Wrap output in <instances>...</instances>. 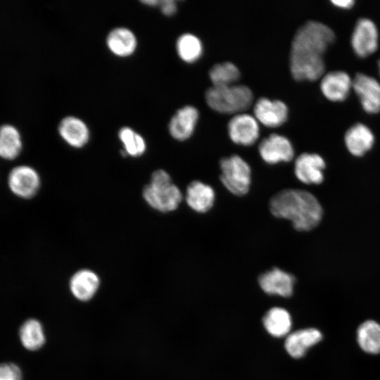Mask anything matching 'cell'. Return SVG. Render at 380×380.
Returning a JSON list of instances; mask_svg holds the SVG:
<instances>
[{"label":"cell","mask_w":380,"mask_h":380,"mask_svg":"<svg viewBox=\"0 0 380 380\" xmlns=\"http://www.w3.org/2000/svg\"><path fill=\"white\" fill-rule=\"evenodd\" d=\"M143 196L151 207L160 212L175 210L182 200L181 191L163 170L152 174L151 183L144 189Z\"/></svg>","instance_id":"obj_3"},{"label":"cell","mask_w":380,"mask_h":380,"mask_svg":"<svg viewBox=\"0 0 380 380\" xmlns=\"http://www.w3.org/2000/svg\"><path fill=\"white\" fill-rule=\"evenodd\" d=\"M227 128L231 140L242 146L253 144L260 135L259 122L254 116L247 113L235 115L229 120Z\"/></svg>","instance_id":"obj_10"},{"label":"cell","mask_w":380,"mask_h":380,"mask_svg":"<svg viewBox=\"0 0 380 380\" xmlns=\"http://www.w3.org/2000/svg\"><path fill=\"white\" fill-rule=\"evenodd\" d=\"M262 322L267 332L275 337L286 335L291 327L289 312L279 307L270 309L263 317Z\"/></svg>","instance_id":"obj_24"},{"label":"cell","mask_w":380,"mask_h":380,"mask_svg":"<svg viewBox=\"0 0 380 380\" xmlns=\"http://www.w3.org/2000/svg\"><path fill=\"white\" fill-rule=\"evenodd\" d=\"M353 89L362 108L368 113L380 112V83L365 73H357L353 79Z\"/></svg>","instance_id":"obj_9"},{"label":"cell","mask_w":380,"mask_h":380,"mask_svg":"<svg viewBox=\"0 0 380 380\" xmlns=\"http://www.w3.org/2000/svg\"><path fill=\"white\" fill-rule=\"evenodd\" d=\"M378 66H379V73H380V59L378 62Z\"/></svg>","instance_id":"obj_33"},{"label":"cell","mask_w":380,"mask_h":380,"mask_svg":"<svg viewBox=\"0 0 380 380\" xmlns=\"http://www.w3.org/2000/svg\"><path fill=\"white\" fill-rule=\"evenodd\" d=\"M23 148L21 135L12 125L5 124L0 127V157L11 160L15 159Z\"/></svg>","instance_id":"obj_22"},{"label":"cell","mask_w":380,"mask_h":380,"mask_svg":"<svg viewBox=\"0 0 380 380\" xmlns=\"http://www.w3.org/2000/svg\"><path fill=\"white\" fill-rule=\"evenodd\" d=\"M58 133L61 138L70 146L81 148L89 139V130L86 123L75 116H68L61 120L58 125Z\"/></svg>","instance_id":"obj_18"},{"label":"cell","mask_w":380,"mask_h":380,"mask_svg":"<svg viewBox=\"0 0 380 380\" xmlns=\"http://www.w3.org/2000/svg\"><path fill=\"white\" fill-rule=\"evenodd\" d=\"M324 159L317 153H304L296 160L294 172L301 182L319 184L323 182Z\"/></svg>","instance_id":"obj_13"},{"label":"cell","mask_w":380,"mask_h":380,"mask_svg":"<svg viewBox=\"0 0 380 380\" xmlns=\"http://www.w3.org/2000/svg\"><path fill=\"white\" fill-rule=\"evenodd\" d=\"M353 89V79L345 71L334 70L322 77L320 89L322 94L329 101H344Z\"/></svg>","instance_id":"obj_12"},{"label":"cell","mask_w":380,"mask_h":380,"mask_svg":"<svg viewBox=\"0 0 380 380\" xmlns=\"http://www.w3.org/2000/svg\"><path fill=\"white\" fill-rule=\"evenodd\" d=\"M176 49L179 58L186 63L198 61L203 53L201 41L198 37L191 33H185L179 37Z\"/></svg>","instance_id":"obj_26"},{"label":"cell","mask_w":380,"mask_h":380,"mask_svg":"<svg viewBox=\"0 0 380 380\" xmlns=\"http://www.w3.org/2000/svg\"><path fill=\"white\" fill-rule=\"evenodd\" d=\"M160 1L158 0H146V1H142V3L147 5V6H158Z\"/></svg>","instance_id":"obj_32"},{"label":"cell","mask_w":380,"mask_h":380,"mask_svg":"<svg viewBox=\"0 0 380 380\" xmlns=\"http://www.w3.org/2000/svg\"><path fill=\"white\" fill-rule=\"evenodd\" d=\"M8 186L16 196L27 199L32 198L40 186V177L33 167L21 165L12 168L8 176Z\"/></svg>","instance_id":"obj_6"},{"label":"cell","mask_w":380,"mask_h":380,"mask_svg":"<svg viewBox=\"0 0 380 380\" xmlns=\"http://www.w3.org/2000/svg\"><path fill=\"white\" fill-rule=\"evenodd\" d=\"M158 6L162 13L167 16L172 15L177 11V4L173 0L160 1Z\"/></svg>","instance_id":"obj_30"},{"label":"cell","mask_w":380,"mask_h":380,"mask_svg":"<svg viewBox=\"0 0 380 380\" xmlns=\"http://www.w3.org/2000/svg\"><path fill=\"white\" fill-rule=\"evenodd\" d=\"M19 338L23 346L30 351L40 349L46 342L42 323L37 319L25 320L20 327Z\"/></svg>","instance_id":"obj_23"},{"label":"cell","mask_w":380,"mask_h":380,"mask_svg":"<svg viewBox=\"0 0 380 380\" xmlns=\"http://www.w3.org/2000/svg\"><path fill=\"white\" fill-rule=\"evenodd\" d=\"M215 194L213 189L202 182L193 181L186 191L187 205L194 211L204 213L213 206Z\"/></svg>","instance_id":"obj_19"},{"label":"cell","mask_w":380,"mask_h":380,"mask_svg":"<svg viewBox=\"0 0 380 380\" xmlns=\"http://www.w3.org/2000/svg\"><path fill=\"white\" fill-rule=\"evenodd\" d=\"M260 288L267 294L289 297L293 293L294 277L277 267L262 273L258 278Z\"/></svg>","instance_id":"obj_14"},{"label":"cell","mask_w":380,"mask_h":380,"mask_svg":"<svg viewBox=\"0 0 380 380\" xmlns=\"http://www.w3.org/2000/svg\"><path fill=\"white\" fill-rule=\"evenodd\" d=\"M20 368L12 362L0 363V380H22Z\"/></svg>","instance_id":"obj_29"},{"label":"cell","mask_w":380,"mask_h":380,"mask_svg":"<svg viewBox=\"0 0 380 380\" xmlns=\"http://www.w3.org/2000/svg\"><path fill=\"white\" fill-rule=\"evenodd\" d=\"M331 2L336 7L348 9L353 6L355 1L353 0H332Z\"/></svg>","instance_id":"obj_31"},{"label":"cell","mask_w":380,"mask_h":380,"mask_svg":"<svg viewBox=\"0 0 380 380\" xmlns=\"http://www.w3.org/2000/svg\"><path fill=\"white\" fill-rule=\"evenodd\" d=\"M220 180L224 187L236 196L248 193L251 182L249 165L239 156L232 155L220 162Z\"/></svg>","instance_id":"obj_5"},{"label":"cell","mask_w":380,"mask_h":380,"mask_svg":"<svg viewBox=\"0 0 380 380\" xmlns=\"http://www.w3.org/2000/svg\"><path fill=\"white\" fill-rule=\"evenodd\" d=\"M322 338V334L317 329H300L287 336L284 346L291 357L300 358L305 355L310 347L319 343Z\"/></svg>","instance_id":"obj_17"},{"label":"cell","mask_w":380,"mask_h":380,"mask_svg":"<svg viewBox=\"0 0 380 380\" xmlns=\"http://www.w3.org/2000/svg\"><path fill=\"white\" fill-rule=\"evenodd\" d=\"M198 117V110L194 106H186L179 108L169 122L170 135L179 141L189 139L194 132Z\"/></svg>","instance_id":"obj_15"},{"label":"cell","mask_w":380,"mask_h":380,"mask_svg":"<svg viewBox=\"0 0 380 380\" xmlns=\"http://www.w3.org/2000/svg\"><path fill=\"white\" fill-rule=\"evenodd\" d=\"M106 44L114 55L127 57L135 51L137 40L132 30L126 27H116L108 34Z\"/></svg>","instance_id":"obj_21"},{"label":"cell","mask_w":380,"mask_h":380,"mask_svg":"<svg viewBox=\"0 0 380 380\" xmlns=\"http://www.w3.org/2000/svg\"><path fill=\"white\" fill-rule=\"evenodd\" d=\"M209 77L213 86L231 85L239 78L240 71L233 63L223 62L217 63L210 68Z\"/></svg>","instance_id":"obj_27"},{"label":"cell","mask_w":380,"mask_h":380,"mask_svg":"<svg viewBox=\"0 0 380 380\" xmlns=\"http://www.w3.org/2000/svg\"><path fill=\"white\" fill-rule=\"evenodd\" d=\"M118 137L123 144L126 155L138 157L145 152L146 144L144 139L132 128L122 127L118 132Z\"/></svg>","instance_id":"obj_28"},{"label":"cell","mask_w":380,"mask_h":380,"mask_svg":"<svg viewBox=\"0 0 380 380\" xmlns=\"http://www.w3.org/2000/svg\"><path fill=\"white\" fill-rule=\"evenodd\" d=\"M253 99L251 90L245 85L212 86L205 92L209 107L221 113H241Z\"/></svg>","instance_id":"obj_4"},{"label":"cell","mask_w":380,"mask_h":380,"mask_svg":"<svg viewBox=\"0 0 380 380\" xmlns=\"http://www.w3.org/2000/svg\"><path fill=\"white\" fill-rule=\"evenodd\" d=\"M269 207L278 218L290 220L298 231H309L319 223L323 210L317 199L310 192L287 189L274 194Z\"/></svg>","instance_id":"obj_2"},{"label":"cell","mask_w":380,"mask_h":380,"mask_svg":"<svg viewBox=\"0 0 380 380\" xmlns=\"http://www.w3.org/2000/svg\"><path fill=\"white\" fill-rule=\"evenodd\" d=\"M344 141L351 154L361 156L373 146L374 136L367 126L362 123H355L346 131Z\"/></svg>","instance_id":"obj_20"},{"label":"cell","mask_w":380,"mask_h":380,"mask_svg":"<svg viewBox=\"0 0 380 380\" xmlns=\"http://www.w3.org/2000/svg\"><path fill=\"white\" fill-rule=\"evenodd\" d=\"M253 113L259 123L268 127H277L286 122L289 110L281 101L262 97L255 103Z\"/></svg>","instance_id":"obj_11"},{"label":"cell","mask_w":380,"mask_h":380,"mask_svg":"<svg viewBox=\"0 0 380 380\" xmlns=\"http://www.w3.org/2000/svg\"><path fill=\"white\" fill-rule=\"evenodd\" d=\"M335 39L327 25L308 21L296 32L291 47L290 70L298 81H315L324 75V53Z\"/></svg>","instance_id":"obj_1"},{"label":"cell","mask_w":380,"mask_h":380,"mask_svg":"<svg viewBox=\"0 0 380 380\" xmlns=\"http://www.w3.org/2000/svg\"><path fill=\"white\" fill-rule=\"evenodd\" d=\"M100 285L99 276L90 270H80L70 280V289L73 296L83 302L91 300Z\"/></svg>","instance_id":"obj_16"},{"label":"cell","mask_w":380,"mask_h":380,"mask_svg":"<svg viewBox=\"0 0 380 380\" xmlns=\"http://www.w3.org/2000/svg\"><path fill=\"white\" fill-rule=\"evenodd\" d=\"M357 340L360 347L366 353H380V324L373 320L361 324L357 331Z\"/></svg>","instance_id":"obj_25"},{"label":"cell","mask_w":380,"mask_h":380,"mask_svg":"<svg viewBox=\"0 0 380 380\" xmlns=\"http://www.w3.org/2000/svg\"><path fill=\"white\" fill-rule=\"evenodd\" d=\"M351 46L355 53L365 58L374 53L379 46V32L376 24L367 18H360L351 35Z\"/></svg>","instance_id":"obj_7"},{"label":"cell","mask_w":380,"mask_h":380,"mask_svg":"<svg viewBox=\"0 0 380 380\" xmlns=\"http://www.w3.org/2000/svg\"><path fill=\"white\" fill-rule=\"evenodd\" d=\"M258 151L262 159L272 165L289 162L294 156V149L290 140L278 134H271L263 139L259 144Z\"/></svg>","instance_id":"obj_8"}]
</instances>
